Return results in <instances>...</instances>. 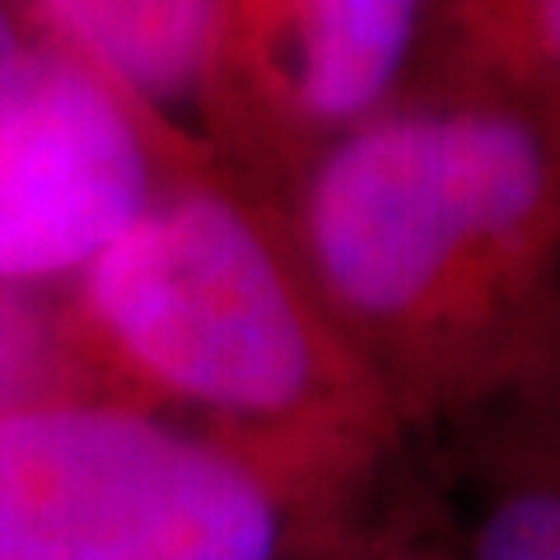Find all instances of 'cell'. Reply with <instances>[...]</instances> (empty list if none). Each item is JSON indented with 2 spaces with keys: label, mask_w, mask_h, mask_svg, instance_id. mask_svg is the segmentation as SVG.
<instances>
[{
  "label": "cell",
  "mask_w": 560,
  "mask_h": 560,
  "mask_svg": "<svg viewBox=\"0 0 560 560\" xmlns=\"http://www.w3.org/2000/svg\"><path fill=\"white\" fill-rule=\"evenodd\" d=\"M51 47L70 51L140 113L210 94L220 0H28Z\"/></svg>",
  "instance_id": "cell-7"
},
{
  "label": "cell",
  "mask_w": 560,
  "mask_h": 560,
  "mask_svg": "<svg viewBox=\"0 0 560 560\" xmlns=\"http://www.w3.org/2000/svg\"><path fill=\"white\" fill-rule=\"evenodd\" d=\"M290 253L407 430L560 364V108L416 75L308 160Z\"/></svg>",
  "instance_id": "cell-1"
},
{
  "label": "cell",
  "mask_w": 560,
  "mask_h": 560,
  "mask_svg": "<svg viewBox=\"0 0 560 560\" xmlns=\"http://www.w3.org/2000/svg\"><path fill=\"white\" fill-rule=\"evenodd\" d=\"M164 191L145 113L33 43L0 75V290L84 276Z\"/></svg>",
  "instance_id": "cell-4"
},
{
  "label": "cell",
  "mask_w": 560,
  "mask_h": 560,
  "mask_svg": "<svg viewBox=\"0 0 560 560\" xmlns=\"http://www.w3.org/2000/svg\"><path fill=\"white\" fill-rule=\"evenodd\" d=\"M80 323L113 374L220 420L285 495L308 467L323 510H346L411 434L290 243L224 187H164L80 276Z\"/></svg>",
  "instance_id": "cell-2"
},
{
  "label": "cell",
  "mask_w": 560,
  "mask_h": 560,
  "mask_svg": "<svg viewBox=\"0 0 560 560\" xmlns=\"http://www.w3.org/2000/svg\"><path fill=\"white\" fill-rule=\"evenodd\" d=\"M453 434L467 440L453 560H560V364Z\"/></svg>",
  "instance_id": "cell-6"
},
{
  "label": "cell",
  "mask_w": 560,
  "mask_h": 560,
  "mask_svg": "<svg viewBox=\"0 0 560 560\" xmlns=\"http://www.w3.org/2000/svg\"><path fill=\"white\" fill-rule=\"evenodd\" d=\"M33 47V38L24 33V24H20V14L10 10V0H0V75L24 57V51Z\"/></svg>",
  "instance_id": "cell-11"
},
{
  "label": "cell",
  "mask_w": 560,
  "mask_h": 560,
  "mask_svg": "<svg viewBox=\"0 0 560 560\" xmlns=\"http://www.w3.org/2000/svg\"><path fill=\"white\" fill-rule=\"evenodd\" d=\"M290 495L136 401L47 393L0 420V560H276Z\"/></svg>",
  "instance_id": "cell-3"
},
{
  "label": "cell",
  "mask_w": 560,
  "mask_h": 560,
  "mask_svg": "<svg viewBox=\"0 0 560 560\" xmlns=\"http://www.w3.org/2000/svg\"><path fill=\"white\" fill-rule=\"evenodd\" d=\"M416 75L490 84L560 108V0H430Z\"/></svg>",
  "instance_id": "cell-8"
},
{
  "label": "cell",
  "mask_w": 560,
  "mask_h": 560,
  "mask_svg": "<svg viewBox=\"0 0 560 560\" xmlns=\"http://www.w3.org/2000/svg\"><path fill=\"white\" fill-rule=\"evenodd\" d=\"M430 0H220L210 90L234 75L318 154L407 94Z\"/></svg>",
  "instance_id": "cell-5"
},
{
  "label": "cell",
  "mask_w": 560,
  "mask_h": 560,
  "mask_svg": "<svg viewBox=\"0 0 560 560\" xmlns=\"http://www.w3.org/2000/svg\"><path fill=\"white\" fill-rule=\"evenodd\" d=\"M350 560H453V547L448 533H397L364 541Z\"/></svg>",
  "instance_id": "cell-10"
},
{
  "label": "cell",
  "mask_w": 560,
  "mask_h": 560,
  "mask_svg": "<svg viewBox=\"0 0 560 560\" xmlns=\"http://www.w3.org/2000/svg\"><path fill=\"white\" fill-rule=\"evenodd\" d=\"M51 355L57 346L28 294L0 290V420L51 393Z\"/></svg>",
  "instance_id": "cell-9"
}]
</instances>
